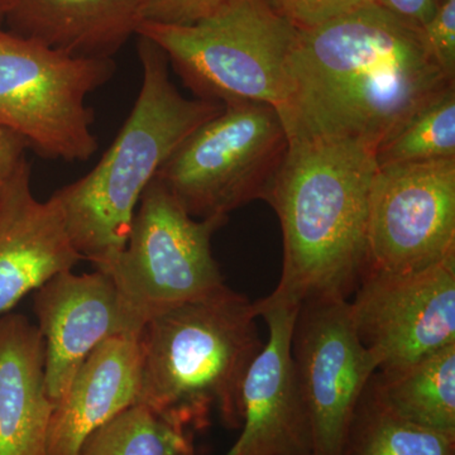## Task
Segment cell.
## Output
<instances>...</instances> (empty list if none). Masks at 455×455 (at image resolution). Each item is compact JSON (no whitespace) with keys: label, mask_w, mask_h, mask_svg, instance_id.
<instances>
[{"label":"cell","mask_w":455,"mask_h":455,"mask_svg":"<svg viewBox=\"0 0 455 455\" xmlns=\"http://www.w3.org/2000/svg\"><path fill=\"white\" fill-rule=\"evenodd\" d=\"M193 438L139 403L95 430L79 455H194Z\"/></svg>","instance_id":"ffe728a7"},{"label":"cell","mask_w":455,"mask_h":455,"mask_svg":"<svg viewBox=\"0 0 455 455\" xmlns=\"http://www.w3.org/2000/svg\"><path fill=\"white\" fill-rule=\"evenodd\" d=\"M114 73L109 57L71 55L0 29V125L44 157L88 161L99 143L86 99Z\"/></svg>","instance_id":"52a82bcc"},{"label":"cell","mask_w":455,"mask_h":455,"mask_svg":"<svg viewBox=\"0 0 455 455\" xmlns=\"http://www.w3.org/2000/svg\"><path fill=\"white\" fill-rule=\"evenodd\" d=\"M12 4H13V0H0V29L4 28L5 20H7Z\"/></svg>","instance_id":"4316f807"},{"label":"cell","mask_w":455,"mask_h":455,"mask_svg":"<svg viewBox=\"0 0 455 455\" xmlns=\"http://www.w3.org/2000/svg\"><path fill=\"white\" fill-rule=\"evenodd\" d=\"M268 328L267 343L242 388L241 434L226 455H311L313 435L291 355L299 305L253 302Z\"/></svg>","instance_id":"7c38bea8"},{"label":"cell","mask_w":455,"mask_h":455,"mask_svg":"<svg viewBox=\"0 0 455 455\" xmlns=\"http://www.w3.org/2000/svg\"><path fill=\"white\" fill-rule=\"evenodd\" d=\"M31 173L26 158L0 190V316L84 259L56 200L33 196Z\"/></svg>","instance_id":"5bb4252c"},{"label":"cell","mask_w":455,"mask_h":455,"mask_svg":"<svg viewBox=\"0 0 455 455\" xmlns=\"http://www.w3.org/2000/svg\"><path fill=\"white\" fill-rule=\"evenodd\" d=\"M228 0H147L145 22L188 26L217 12Z\"/></svg>","instance_id":"cb8c5ba5"},{"label":"cell","mask_w":455,"mask_h":455,"mask_svg":"<svg viewBox=\"0 0 455 455\" xmlns=\"http://www.w3.org/2000/svg\"><path fill=\"white\" fill-rule=\"evenodd\" d=\"M347 455H455V436L398 418L366 391L350 427Z\"/></svg>","instance_id":"d6986e66"},{"label":"cell","mask_w":455,"mask_h":455,"mask_svg":"<svg viewBox=\"0 0 455 455\" xmlns=\"http://www.w3.org/2000/svg\"><path fill=\"white\" fill-rule=\"evenodd\" d=\"M455 158V85L418 110L376 151L377 167Z\"/></svg>","instance_id":"44dd1931"},{"label":"cell","mask_w":455,"mask_h":455,"mask_svg":"<svg viewBox=\"0 0 455 455\" xmlns=\"http://www.w3.org/2000/svg\"><path fill=\"white\" fill-rule=\"evenodd\" d=\"M298 31H307L376 0H266Z\"/></svg>","instance_id":"7402d4cb"},{"label":"cell","mask_w":455,"mask_h":455,"mask_svg":"<svg viewBox=\"0 0 455 455\" xmlns=\"http://www.w3.org/2000/svg\"><path fill=\"white\" fill-rule=\"evenodd\" d=\"M28 145L13 131L0 125V190L26 158Z\"/></svg>","instance_id":"d4e9b609"},{"label":"cell","mask_w":455,"mask_h":455,"mask_svg":"<svg viewBox=\"0 0 455 455\" xmlns=\"http://www.w3.org/2000/svg\"><path fill=\"white\" fill-rule=\"evenodd\" d=\"M376 148L355 140L290 142L267 202L283 236V274L267 304L348 300L367 271Z\"/></svg>","instance_id":"7a4b0ae2"},{"label":"cell","mask_w":455,"mask_h":455,"mask_svg":"<svg viewBox=\"0 0 455 455\" xmlns=\"http://www.w3.org/2000/svg\"><path fill=\"white\" fill-rule=\"evenodd\" d=\"M140 396V335H119L99 344L53 409L47 455H79L95 430L139 403Z\"/></svg>","instance_id":"9a60e30c"},{"label":"cell","mask_w":455,"mask_h":455,"mask_svg":"<svg viewBox=\"0 0 455 455\" xmlns=\"http://www.w3.org/2000/svg\"><path fill=\"white\" fill-rule=\"evenodd\" d=\"M453 257L455 158L377 167L368 204L367 271L409 274Z\"/></svg>","instance_id":"30bf717a"},{"label":"cell","mask_w":455,"mask_h":455,"mask_svg":"<svg viewBox=\"0 0 455 455\" xmlns=\"http://www.w3.org/2000/svg\"><path fill=\"white\" fill-rule=\"evenodd\" d=\"M291 355L311 425V455H347L350 427L379 364L359 339L349 300L301 302L293 325Z\"/></svg>","instance_id":"9c48e42d"},{"label":"cell","mask_w":455,"mask_h":455,"mask_svg":"<svg viewBox=\"0 0 455 455\" xmlns=\"http://www.w3.org/2000/svg\"><path fill=\"white\" fill-rule=\"evenodd\" d=\"M46 346L22 314L0 316V455H47L55 403L44 377Z\"/></svg>","instance_id":"2e32d148"},{"label":"cell","mask_w":455,"mask_h":455,"mask_svg":"<svg viewBox=\"0 0 455 455\" xmlns=\"http://www.w3.org/2000/svg\"><path fill=\"white\" fill-rule=\"evenodd\" d=\"M367 392L398 418L455 436V344L398 372H377Z\"/></svg>","instance_id":"ac0fdd59"},{"label":"cell","mask_w":455,"mask_h":455,"mask_svg":"<svg viewBox=\"0 0 455 455\" xmlns=\"http://www.w3.org/2000/svg\"><path fill=\"white\" fill-rule=\"evenodd\" d=\"M139 37L142 85L112 146L84 178L52 194L77 252L108 272L122 252L140 197L158 171L223 104L188 99L171 82L169 60Z\"/></svg>","instance_id":"3957f363"},{"label":"cell","mask_w":455,"mask_h":455,"mask_svg":"<svg viewBox=\"0 0 455 455\" xmlns=\"http://www.w3.org/2000/svg\"><path fill=\"white\" fill-rule=\"evenodd\" d=\"M299 31L266 0H228L188 26L143 22L139 35L164 51L197 99L278 108Z\"/></svg>","instance_id":"5b68a950"},{"label":"cell","mask_w":455,"mask_h":455,"mask_svg":"<svg viewBox=\"0 0 455 455\" xmlns=\"http://www.w3.org/2000/svg\"><path fill=\"white\" fill-rule=\"evenodd\" d=\"M290 148L276 108L230 103L194 131L156 179L196 220L220 218L267 200Z\"/></svg>","instance_id":"8992f818"},{"label":"cell","mask_w":455,"mask_h":455,"mask_svg":"<svg viewBox=\"0 0 455 455\" xmlns=\"http://www.w3.org/2000/svg\"><path fill=\"white\" fill-rule=\"evenodd\" d=\"M353 295V325L379 372H398L455 344V257L409 274L367 271Z\"/></svg>","instance_id":"8fae6325"},{"label":"cell","mask_w":455,"mask_h":455,"mask_svg":"<svg viewBox=\"0 0 455 455\" xmlns=\"http://www.w3.org/2000/svg\"><path fill=\"white\" fill-rule=\"evenodd\" d=\"M419 32L433 61L449 79L455 80V0H442Z\"/></svg>","instance_id":"603a6c76"},{"label":"cell","mask_w":455,"mask_h":455,"mask_svg":"<svg viewBox=\"0 0 455 455\" xmlns=\"http://www.w3.org/2000/svg\"><path fill=\"white\" fill-rule=\"evenodd\" d=\"M147 0H13L7 31L75 56L109 57L145 22Z\"/></svg>","instance_id":"e0dca14e"},{"label":"cell","mask_w":455,"mask_h":455,"mask_svg":"<svg viewBox=\"0 0 455 455\" xmlns=\"http://www.w3.org/2000/svg\"><path fill=\"white\" fill-rule=\"evenodd\" d=\"M227 220L191 217L156 179L140 197L122 252L108 274L140 331L152 317L227 286L212 238Z\"/></svg>","instance_id":"ba28073f"},{"label":"cell","mask_w":455,"mask_h":455,"mask_svg":"<svg viewBox=\"0 0 455 455\" xmlns=\"http://www.w3.org/2000/svg\"><path fill=\"white\" fill-rule=\"evenodd\" d=\"M253 302L226 286L149 319L140 334V403L194 436L214 412L241 429L242 388L263 343Z\"/></svg>","instance_id":"277c9868"},{"label":"cell","mask_w":455,"mask_h":455,"mask_svg":"<svg viewBox=\"0 0 455 455\" xmlns=\"http://www.w3.org/2000/svg\"><path fill=\"white\" fill-rule=\"evenodd\" d=\"M376 3L409 25L420 28L435 13L440 0H376Z\"/></svg>","instance_id":"484cf974"},{"label":"cell","mask_w":455,"mask_h":455,"mask_svg":"<svg viewBox=\"0 0 455 455\" xmlns=\"http://www.w3.org/2000/svg\"><path fill=\"white\" fill-rule=\"evenodd\" d=\"M33 309L46 346L47 394L55 405L99 344L142 331L123 307L113 277L100 269L50 278L36 290Z\"/></svg>","instance_id":"4fadbf2b"},{"label":"cell","mask_w":455,"mask_h":455,"mask_svg":"<svg viewBox=\"0 0 455 455\" xmlns=\"http://www.w3.org/2000/svg\"><path fill=\"white\" fill-rule=\"evenodd\" d=\"M440 2H442V0H440Z\"/></svg>","instance_id":"83f0119b"},{"label":"cell","mask_w":455,"mask_h":455,"mask_svg":"<svg viewBox=\"0 0 455 455\" xmlns=\"http://www.w3.org/2000/svg\"><path fill=\"white\" fill-rule=\"evenodd\" d=\"M451 85L419 28L371 3L299 31L276 110L290 142L355 140L377 151Z\"/></svg>","instance_id":"6da1fadb"}]
</instances>
